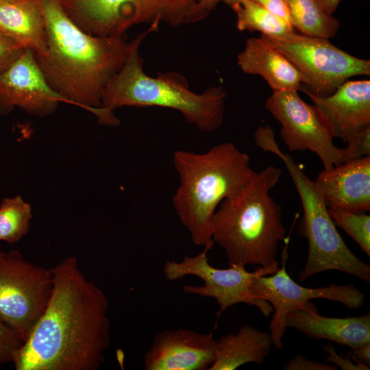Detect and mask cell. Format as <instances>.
I'll return each instance as SVG.
<instances>
[{
	"instance_id": "1",
	"label": "cell",
	"mask_w": 370,
	"mask_h": 370,
	"mask_svg": "<svg viewBox=\"0 0 370 370\" xmlns=\"http://www.w3.org/2000/svg\"><path fill=\"white\" fill-rule=\"evenodd\" d=\"M47 306L18 350L16 370H97L110 346L108 300L69 256L50 268Z\"/></svg>"
},
{
	"instance_id": "2",
	"label": "cell",
	"mask_w": 370,
	"mask_h": 370,
	"mask_svg": "<svg viewBox=\"0 0 370 370\" xmlns=\"http://www.w3.org/2000/svg\"><path fill=\"white\" fill-rule=\"evenodd\" d=\"M45 21L47 51L34 54L49 85L66 101L99 112L103 90L125 63L134 40L126 34L94 36L78 27L58 0H40Z\"/></svg>"
},
{
	"instance_id": "3",
	"label": "cell",
	"mask_w": 370,
	"mask_h": 370,
	"mask_svg": "<svg viewBox=\"0 0 370 370\" xmlns=\"http://www.w3.org/2000/svg\"><path fill=\"white\" fill-rule=\"evenodd\" d=\"M153 23L133 40L123 67L103 90L97 121L101 125L116 126L120 121L114 110L122 106L170 108L180 112L190 123L203 132H214L223 124L227 92L222 86H212L201 93L189 90L185 79L176 74L150 77L143 70L138 49L143 40L158 30Z\"/></svg>"
},
{
	"instance_id": "4",
	"label": "cell",
	"mask_w": 370,
	"mask_h": 370,
	"mask_svg": "<svg viewBox=\"0 0 370 370\" xmlns=\"http://www.w3.org/2000/svg\"><path fill=\"white\" fill-rule=\"evenodd\" d=\"M281 175L280 169L269 165L215 211L212 240L224 249L229 266L279 269L278 249L286 230L282 207L270 191Z\"/></svg>"
},
{
	"instance_id": "5",
	"label": "cell",
	"mask_w": 370,
	"mask_h": 370,
	"mask_svg": "<svg viewBox=\"0 0 370 370\" xmlns=\"http://www.w3.org/2000/svg\"><path fill=\"white\" fill-rule=\"evenodd\" d=\"M173 161L179 185L172 204L193 242H212V222L220 204L243 190L256 176L249 156L227 142L203 153L177 150Z\"/></svg>"
},
{
	"instance_id": "6",
	"label": "cell",
	"mask_w": 370,
	"mask_h": 370,
	"mask_svg": "<svg viewBox=\"0 0 370 370\" xmlns=\"http://www.w3.org/2000/svg\"><path fill=\"white\" fill-rule=\"evenodd\" d=\"M254 138L258 147L275 154L282 160L301 200L304 216L299 232L307 238L308 252L299 280L304 281L317 273L336 270L369 283L370 266L359 259L344 242L314 181L290 154L279 148L271 127L259 128Z\"/></svg>"
},
{
	"instance_id": "7",
	"label": "cell",
	"mask_w": 370,
	"mask_h": 370,
	"mask_svg": "<svg viewBox=\"0 0 370 370\" xmlns=\"http://www.w3.org/2000/svg\"><path fill=\"white\" fill-rule=\"evenodd\" d=\"M67 16L94 36L125 35L132 27L164 23L172 27L199 22L209 13L198 0H58Z\"/></svg>"
},
{
	"instance_id": "8",
	"label": "cell",
	"mask_w": 370,
	"mask_h": 370,
	"mask_svg": "<svg viewBox=\"0 0 370 370\" xmlns=\"http://www.w3.org/2000/svg\"><path fill=\"white\" fill-rule=\"evenodd\" d=\"M264 38L283 53L304 77L301 90L324 97L358 75H370V61L355 57L334 45L328 38L296 32Z\"/></svg>"
},
{
	"instance_id": "9",
	"label": "cell",
	"mask_w": 370,
	"mask_h": 370,
	"mask_svg": "<svg viewBox=\"0 0 370 370\" xmlns=\"http://www.w3.org/2000/svg\"><path fill=\"white\" fill-rule=\"evenodd\" d=\"M53 289L49 269L16 249L0 258V319L24 342L44 313Z\"/></svg>"
},
{
	"instance_id": "10",
	"label": "cell",
	"mask_w": 370,
	"mask_h": 370,
	"mask_svg": "<svg viewBox=\"0 0 370 370\" xmlns=\"http://www.w3.org/2000/svg\"><path fill=\"white\" fill-rule=\"evenodd\" d=\"M214 242L204 246V249L194 256H185L182 261L166 260L163 267L166 280L174 281L187 275L196 276L204 282L202 286L185 285L186 293L197 295L203 297L215 299L219 306V313L237 304L254 306L265 317L273 312L269 302L254 297L251 293L254 280L261 275L275 273L278 269L258 267L254 271L245 267L230 266L227 269H219L212 266L208 258V253Z\"/></svg>"
},
{
	"instance_id": "11",
	"label": "cell",
	"mask_w": 370,
	"mask_h": 370,
	"mask_svg": "<svg viewBox=\"0 0 370 370\" xmlns=\"http://www.w3.org/2000/svg\"><path fill=\"white\" fill-rule=\"evenodd\" d=\"M288 258L286 247L282 253V266L271 275L256 278L251 286V293L257 299H264L273 307L270 323V334L273 346L283 347L282 338L286 325V318L291 310L317 311L310 302L312 299H325L341 303L349 309L363 306L365 295L354 284H336L319 288H306L295 282L288 274L286 263Z\"/></svg>"
},
{
	"instance_id": "12",
	"label": "cell",
	"mask_w": 370,
	"mask_h": 370,
	"mask_svg": "<svg viewBox=\"0 0 370 370\" xmlns=\"http://www.w3.org/2000/svg\"><path fill=\"white\" fill-rule=\"evenodd\" d=\"M265 108L280 124V135L289 151L308 150L316 153L324 169L344 162L345 148L334 144L331 125L314 105L299 97L298 91H273Z\"/></svg>"
},
{
	"instance_id": "13",
	"label": "cell",
	"mask_w": 370,
	"mask_h": 370,
	"mask_svg": "<svg viewBox=\"0 0 370 370\" xmlns=\"http://www.w3.org/2000/svg\"><path fill=\"white\" fill-rule=\"evenodd\" d=\"M66 99L45 79L34 51L25 49L0 73V114L19 108L29 114L45 116L53 114Z\"/></svg>"
},
{
	"instance_id": "14",
	"label": "cell",
	"mask_w": 370,
	"mask_h": 370,
	"mask_svg": "<svg viewBox=\"0 0 370 370\" xmlns=\"http://www.w3.org/2000/svg\"><path fill=\"white\" fill-rule=\"evenodd\" d=\"M212 334L187 329L164 330L153 338L144 356L145 370H209L215 359Z\"/></svg>"
},
{
	"instance_id": "15",
	"label": "cell",
	"mask_w": 370,
	"mask_h": 370,
	"mask_svg": "<svg viewBox=\"0 0 370 370\" xmlns=\"http://www.w3.org/2000/svg\"><path fill=\"white\" fill-rule=\"evenodd\" d=\"M314 182L329 209L369 211L370 156L323 169Z\"/></svg>"
},
{
	"instance_id": "16",
	"label": "cell",
	"mask_w": 370,
	"mask_h": 370,
	"mask_svg": "<svg viewBox=\"0 0 370 370\" xmlns=\"http://www.w3.org/2000/svg\"><path fill=\"white\" fill-rule=\"evenodd\" d=\"M308 96L344 143L370 126V80L348 79L329 96Z\"/></svg>"
},
{
	"instance_id": "17",
	"label": "cell",
	"mask_w": 370,
	"mask_h": 370,
	"mask_svg": "<svg viewBox=\"0 0 370 370\" xmlns=\"http://www.w3.org/2000/svg\"><path fill=\"white\" fill-rule=\"evenodd\" d=\"M246 74L261 76L273 90H301L304 77L295 65L262 36L249 38L237 56Z\"/></svg>"
},
{
	"instance_id": "18",
	"label": "cell",
	"mask_w": 370,
	"mask_h": 370,
	"mask_svg": "<svg viewBox=\"0 0 370 370\" xmlns=\"http://www.w3.org/2000/svg\"><path fill=\"white\" fill-rule=\"evenodd\" d=\"M286 325L310 338L328 340L350 349L370 342V313L339 318L322 316L318 310H295L286 315Z\"/></svg>"
},
{
	"instance_id": "19",
	"label": "cell",
	"mask_w": 370,
	"mask_h": 370,
	"mask_svg": "<svg viewBox=\"0 0 370 370\" xmlns=\"http://www.w3.org/2000/svg\"><path fill=\"white\" fill-rule=\"evenodd\" d=\"M0 32L34 54H44L47 35L40 0H0Z\"/></svg>"
},
{
	"instance_id": "20",
	"label": "cell",
	"mask_w": 370,
	"mask_h": 370,
	"mask_svg": "<svg viewBox=\"0 0 370 370\" xmlns=\"http://www.w3.org/2000/svg\"><path fill=\"white\" fill-rule=\"evenodd\" d=\"M272 346L270 332L244 325L236 334L217 341L215 359L209 370H234L247 363L262 364Z\"/></svg>"
},
{
	"instance_id": "21",
	"label": "cell",
	"mask_w": 370,
	"mask_h": 370,
	"mask_svg": "<svg viewBox=\"0 0 370 370\" xmlns=\"http://www.w3.org/2000/svg\"><path fill=\"white\" fill-rule=\"evenodd\" d=\"M294 28L301 34L330 39L336 36L340 22L327 14L319 0H284Z\"/></svg>"
},
{
	"instance_id": "22",
	"label": "cell",
	"mask_w": 370,
	"mask_h": 370,
	"mask_svg": "<svg viewBox=\"0 0 370 370\" xmlns=\"http://www.w3.org/2000/svg\"><path fill=\"white\" fill-rule=\"evenodd\" d=\"M230 8L236 14L239 31L260 32L275 37L295 32L291 24L251 0H239Z\"/></svg>"
},
{
	"instance_id": "23",
	"label": "cell",
	"mask_w": 370,
	"mask_h": 370,
	"mask_svg": "<svg viewBox=\"0 0 370 370\" xmlns=\"http://www.w3.org/2000/svg\"><path fill=\"white\" fill-rule=\"evenodd\" d=\"M32 218L31 206L18 195L0 204V241L15 243L27 234Z\"/></svg>"
},
{
	"instance_id": "24",
	"label": "cell",
	"mask_w": 370,
	"mask_h": 370,
	"mask_svg": "<svg viewBox=\"0 0 370 370\" xmlns=\"http://www.w3.org/2000/svg\"><path fill=\"white\" fill-rule=\"evenodd\" d=\"M336 225L346 232L370 257V217L365 212L329 209Z\"/></svg>"
},
{
	"instance_id": "25",
	"label": "cell",
	"mask_w": 370,
	"mask_h": 370,
	"mask_svg": "<svg viewBox=\"0 0 370 370\" xmlns=\"http://www.w3.org/2000/svg\"><path fill=\"white\" fill-rule=\"evenodd\" d=\"M23 343L21 338L0 319V367L13 362Z\"/></svg>"
},
{
	"instance_id": "26",
	"label": "cell",
	"mask_w": 370,
	"mask_h": 370,
	"mask_svg": "<svg viewBox=\"0 0 370 370\" xmlns=\"http://www.w3.org/2000/svg\"><path fill=\"white\" fill-rule=\"evenodd\" d=\"M347 144L344 162L370 156V126L353 136Z\"/></svg>"
},
{
	"instance_id": "27",
	"label": "cell",
	"mask_w": 370,
	"mask_h": 370,
	"mask_svg": "<svg viewBox=\"0 0 370 370\" xmlns=\"http://www.w3.org/2000/svg\"><path fill=\"white\" fill-rule=\"evenodd\" d=\"M25 49L17 42L0 32V73L8 69Z\"/></svg>"
},
{
	"instance_id": "28",
	"label": "cell",
	"mask_w": 370,
	"mask_h": 370,
	"mask_svg": "<svg viewBox=\"0 0 370 370\" xmlns=\"http://www.w3.org/2000/svg\"><path fill=\"white\" fill-rule=\"evenodd\" d=\"M328 356L327 360L329 362H333L336 367H338L342 370H369V366L365 365L350 356H343L338 355L334 345L329 343L325 346L323 347Z\"/></svg>"
},
{
	"instance_id": "29",
	"label": "cell",
	"mask_w": 370,
	"mask_h": 370,
	"mask_svg": "<svg viewBox=\"0 0 370 370\" xmlns=\"http://www.w3.org/2000/svg\"><path fill=\"white\" fill-rule=\"evenodd\" d=\"M336 365L312 360L301 355H296L283 367L284 370H335Z\"/></svg>"
},
{
	"instance_id": "30",
	"label": "cell",
	"mask_w": 370,
	"mask_h": 370,
	"mask_svg": "<svg viewBox=\"0 0 370 370\" xmlns=\"http://www.w3.org/2000/svg\"><path fill=\"white\" fill-rule=\"evenodd\" d=\"M292 24L291 14L284 0H251Z\"/></svg>"
},
{
	"instance_id": "31",
	"label": "cell",
	"mask_w": 370,
	"mask_h": 370,
	"mask_svg": "<svg viewBox=\"0 0 370 370\" xmlns=\"http://www.w3.org/2000/svg\"><path fill=\"white\" fill-rule=\"evenodd\" d=\"M349 356L369 366L370 363V342L365 343L349 352Z\"/></svg>"
},
{
	"instance_id": "32",
	"label": "cell",
	"mask_w": 370,
	"mask_h": 370,
	"mask_svg": "<svg viewBox=\"0 0 370 370\" xmlns=\"http://www.w3.org/2000/svg\"><path fill=\"white\" fill-rule=\"evenodd\" d=\"M239 0H198L200 5L208 13H210L218 3L223 2L230 7Z\"/></svg>"
},
{
	"instance_id": "33",
	"label": "cell",
	"mask_w": 370,
	"mask_h": 370,
	"mask_svg": "<svg viewBox=\"0 0 370 370\" xmlns=\"http://www.w3.org/2000/svg\"><path fill=\"white\" fill-rule=\"evenodd\" d=\"M319 1L327 14L333 15L341 0H319Z\"/></svg>"
},
{
	"instance_id": "34",
	"label": "cell",
	"mask_w": 370,
	"mask_h": 370,
	"mask_svg": "<svg viewBox=\"0 0 370 370\" xmlns=\"http://www.w3.org/2000/svg\"><path fill=\"white\" fill-rule=\"evenodd\" d=\"M3 254V252L1 251L0 249V258L2 256V255Z\"/></svg>"
}]
</instances>
